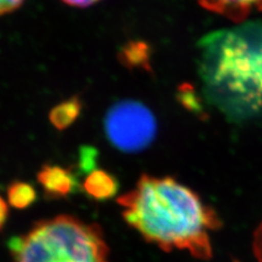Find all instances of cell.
<instances>
[{"label":"cell","mask_w":262,"mask_h":262,"mask_svg":"<svg viewBox=\"0 0 262 262\" xmlns=\"http://www.w3.org/2000/svg\"><path fill=\"white\" fill-rule=\"evenodd\" d=\"M36 196L34 187L29 183L13 182L8 188V201L15 209L29 208L36 201Z\"/></svg>","instance_id":"30bf717a"},{"label":"cell","mask_w":262,"mask_h":262,"mask_svg":"<svg viewBox=\"0 0 262 262\" xmlns=\"http://www.w3.org/2000/svg\"><path fill=\"white\" fill-rule=\"evenodd\" d=\"M37 180L49 198H64L78 189L77 177L61 166L44 165L37 173Z\"/></svg>","instance_id":"5b68a950"},{"label":"cell","mask_w":262,"mask_h":262,"mask_svg":"<svg viewBox=\"0 0 262 262\" xmlns=\"http://www.w3.org/2000/svg\"><path fill=\"white\" fill-rule=\"evenodd\" d=\"M26 0H0V16L10 14L23 6Z\"/></svg>","instance_id":"8fae6325"},{"label":"cell","mask_w":262,"mask_h":262,"mask_svg":"<svg viewBox=\"0 0 262 262\" xmlns=\"http://www.w3.org/2000/svg\"><path fill=\"white\" fill-rule=\"evenodd\" d=\"M105 130L112 144L124 152H139L157 136L153 113L140 102L126 100L115 104L105 118Z\"/></svg>","instance_id":"277c9868"},{"label":"cell","mask_w":262,"mask_h":262,"mask_svg":"<svg viewBox=\"0 0 262 262\" xmlns=\"http://www.w3.org/2000/svg\"><path fill=\"white\" fill-rule=\"evenodd\" d=\"M199 46L200 73L212 100L228 114L262 110V24L212 33Z\"/></svg>","instance_id":"7a4b0ae2"},{"label":"cell","mask_w":262,"mask_h":262,"mask_svg":"<svg viewBox=\"0 0 262 262\" xmlns=\"http://www.w3.org/2000/svg\"><path fill=\"white\" fill-rule=\"evenodd\" d=\"M60 2L69 7H72V8H80V9H84V8L94 6L95 4L102 2V0H60Z\"/></svg>","instance_id":"7c38bea8"},{"label":"cell","mask_w":262,"mask_h":262,"mask_svg":"<svg viewBox=\"0 0 262 262\" xmlns=\"http://www.w3.org/2000/svg\"><path fill=\"white\" fill-rule=\"evenodd\" d=\"M10 247L14 262H108L100 226L70 215L40 221Z\"/></svg>","instance_id":"3957f363"},{"label":"cell","mask_w":262,"mask_h":262,"mask_svg":"<svg viewBox=\"0 0 262 262\" xmlns=\"http://www.w3.org/2000/svg\"><path fill=\"white\" fill-rule=\"evenodd\" d=\"M126 222L162 250L212 257L210 233L221 227L216 213L190 188L171 177L142 175L134 190L117 199Z\"/></svg>","instance_id":"6da1fadb"},{"label":"cell","mask_w":262,"mask_h":262,"mask_svg":"<svg viewBox=\"0 0 262 262\" xmlns=\"http://www.w3.org/2000/svg\"><path fill=\"white\" fill-rule=\"evenodd\" d=\"M151 46L141 39H131L121 46L118 60L128 69L151 70Z\"/></svg>","instance_id":"ba28073f"},{"label":"cell","mask_w":262,"mask_h":262,"mask_svg":"<svg viewBox=\"0 0 262 262\" xmlns=\"http://www.w3.org/2000/svg\"><path fill=\"white\" fill-rule=\"evenodd\" d=\"M9 214V208H8L7 202L0 196V229H3L6 221Z\"/></svg>","instance_id":"4fadbf2b"},{"label":"cell","mask_w":262,"mask_h":262,"mask_svg":"<svg viewBox=\"0 0 262 262\" xmlns=\"http://www.w3.org/2000/svg\"><path fill=\"white\" fill-rule=\"evenodd\" d=\"M83 190L96 201H105L114 198L119 189V183L114 175L104 169H94L85 177Z\"/></svg>","instance_id":"52a82bcc"},{"label":"cell","mask_w":262,"mask_h":262,"mask_svg":"<svg viewBox=\"0 0 262 262\" xmlns=\"http://www.w3.org/2000/svg\"><path fill=\"white\" fill-rule=\"evenodd\" d=\"M81 111L82 102L80 97L72 96L55 106L49 113V120L56 129L64 130L78 119Z\"/></svg>","instance_id":"9c48e42d"},{"label":"cell","mask_w":262,"mask_h":262,"mask_svg":"<svg viewBox=\"0 0 262 262\" xmlns=\"http://www.w3.org/2000/svg\"><path fill=\"white\" fill-rule=\"evenodd\" d=\"M203 9L241 23L255 12H262V0H198Z\"/></svg>","instance_id":"8992f818"}]
</instances>
